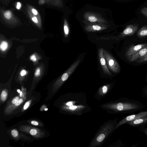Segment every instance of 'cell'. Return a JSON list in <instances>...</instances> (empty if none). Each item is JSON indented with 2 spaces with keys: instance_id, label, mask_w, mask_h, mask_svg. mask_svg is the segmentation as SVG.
I'll return each mask as SVG.
<instances>
[{
  "instance_id": "obj_12",
  "label": "cell",
  "mask_w": 147,
  "mask_h": 147,
  "mask_svg": "<svg viewBox=\"0 0 147 147\" xmlns=\"http://www.w3.org/2000/svg\"><path fill=\"white\" fill-rule=\"evenodd\" d=\"M147 115V111L141 112L136 115H129L121 121L117 125V127L127 122L131 121L137 119L142 117H144Z\"/></svg>"
},
{
  "instance_id": "obj_5",
  "label": "cell",
  "mask_w": 147,
  "mask_h": 147,
  "mask_svg": "<svg viewBox=\"0 0 147 147\" xmlns=\"http://www.w3.org/2000/svg\"><path fill=\"white\" fill-rule=\"evenodd\" d=\"M83 17L84 20L90 22L105 24L109 23L101 14L94 12H86L84 14Z\"/></svg>"
},
{
  "instance_id": "obj_6",
  "label": "cell",
  "mask_w": 147,
  "mask_h": 147,
  "mask_svg": "<svg viewBox=\"0 0 147 147\" xmlns=\"http://www.w3.org/2000/svg\"><path fill=\"white\" fill-rule=\"evenodd\" d=\"M85 24L84 29L88 32H96L104 30L107 29L109 25L101 24L92 23L86 20L82 21Z\"/></svg>"
},
{
  "instance_id": "obj_10",
  "label": "cell",
  "mask_w": 147,
  "mask_h": 147,
  "mask_svg": "<svg viewBox=\"0 0 147 147\" xmlns=\"http://www.w3.org/2000/svg\"><path fill=\"white\" fill-rule=\"evenodd\" d=\"M113 107L119 111H122L135 109L137 108L138 107L132 103L119 102L114 105Z\"/></svg>"
},
{
  "instance_id": "obj_33",
  "label": "cell",
  "mask_w": 147,
  "mask_h": 147,
  "mask_svg": "<svg viewBox=\"0 0 147 147\" xmlns=\"http://www.w3.org/2000/svg\"><path fill=\"white\" fill-rule=\"evenodd\" d=\"M66 105L68 106H72L73 105L72 102H69L66 103Z\"/></svg>"
},
{
  "instance_id": "obj_4",
  "label": "cell",
  "mask_w": 147,
  "mask_h": 147,
  "mask_svg": "<svg viewBox=\"0 0 147 147\" xmlns=\"http://www.w3.org/2000/svg\"><path fill=\"white\" fill-rule=\"evenodd\" d=\"M138 25L136 24H130L126 26L122 32L117 36L116 37H109L107 38L102 37V39L105 40L111 39L112 40H117L124 38L127 36L133 35L137 30Z\"/></svg>"
},
{
  "instance_id": "obj_23",
  "label": "cell",
  "mask_w": 147,
  "mask_h": 147,
  "mask_svg": "<svg viewBox=\"0 0 147 147\" xmlns=\"http://www.w3.org/2000/svg\"><path fill=\"white\" fill-rule=\"evenodd\" d=\"M8 45L7 42L3 41L1 42L0 45V48L2 51H5L7 48Z\"/></svg>"
},
{
  "instance_id": "obj_13",
  "label": "cell",
  "mask_w": 147,
  "mask_h": 147,
  "mask_svg": "<svg viewBox=\"0 0 147 147\" xmlns=\"http://www.w3.org/2000/svg\"><path fill=\"white\" fill-rule=\"evenodd\" d=\"M147 53V45L142 49L137 52L131 55L128 58L129 61L133 62L143 57Z\"/></svg>"
},
{
  "instance_id": "obj_16",
  "label": "cell",
  "mask_w": 147,
  "mask_h": 147,
  "mask_svg": "<svg viewBox=\"0 0 147 147\" xmlns=\"http://www.w3.org/2000/svg\"><path fill=\"white\" fill-rule=\"evenodd\" d=\"M8 95V91L7 89H4L2 90L0 94V103L3 104L7 100Z\"/></svg>"
},
{
  "instance_id": "obj_8",
  "label": "cell",
  "mask_w": 147,
  "mask_h": 147,
  "mask_svg": "<svg viewBox=\"0 0 147 147\" xmlns=\"http://www.w3.org/2000/svg\"><path fill=\"white\" fill-rule=\"evenodd\" d=\"M103 50L104 49L102 48H100L98 50L99 60L104 73L109 75H111L112 74L107 67V62L103 54Z\"/></svg>"
},
{
  "instance_id": "obj_30",
  "label": "cell",
  "mask_w": 147,
  "mask_h": 147,
  "mask_svg": "<svg viewBox=\"0 0 147 147\" xmlns=\"http://www.w3.org/2000/svg\"><path fill=\"white\" fill-rule=\"evenodd\" d=\"M30 59L33 61H35L36 60V58L34 55H32L30 57Z\"/></svg>"
},
{
  "instance_id": "obj_14",
  "label": "cell",
  "mask_w": 147,
  "mask_h": 147,
  "mask_svg": "<svg viewBox=\"0 0 147 147\" xmlns=\"http://www.w3.org/2000/svg\"><path fill=\"white\" fill-rule=\"evenodd\" d=\"M26 11L30 18L38 27H41V19L40 16H38L34 15L30 9L27 7Z\"/></svg>"
},
{
  "instance_id": "obj_35",
  "label": "cell",
  "mask_w": 147,
  "mask_h": 147,
  "mask_svg": "<svg viewBox=\"0 0 147 147\" xmlns=\"http://www.w3.org/2000/svg\"><path fill=\"white\" fill-rule=\"evenodd\" d=\"M146 5H147V4H146Z\"/></svg>"
},
{
  "instance_id": "obj_32",
  "label": "cell",
  "mask_w": 147,
  "mask_h": 147,
  "mask_svg": "<svg viewBox=\"0 0 147 147\" xmlns=\"http://www.w3.org/2000/svg\"><path fill=\"white\" fill-rule=\"evenodd\" d=\"M38 3L40 5H42L45 3L44 0H39Z\"/></svg>"
},
{
  "instance_id": "obj_22",
  "label": "cell",
  "mask_w": 147,
  "mask_h": 147,
  "mask_svg": "<svg viewBox=\"0 0 147 147\" xmlns=\"http://www.w3.org/2000/svg\"><path fill=\"white\" fill-rule=\"evenodd\" d=\"M12 136L15 139H18L19 138V133L16 129H13L11 131Z\"/></svg>"
},
{
  "instance_id": "obj_18",
  "label": "cell",
  "mask_w": 147,
  "mask_h": 147,
  "mask_svg": "<svg viewBox=\"0 0 147 147\" xmlns=\"http://www.w3.org/2000/svg\"><path fill=\"white\" fill-rule=\"evenodd\" d=\"M63 30L64 36L65 37H67L69 33V28L68 22L66 18L64 20Z\"/></svg>"
},
{
  "instance_id": "obj_9",
  "label": "cell",
  "mask_w": 147,
  "mask_h": 147,
  "mask_svg": "<svg viewBox=\"0 0 147 147\" xmlns=\"http://www.w3.org/2000/svg\"><path fill=\"white\" fill-rule=\"evenodd\" d=\"M25 95L26 93H24L23 96L15 103L9 108L5 109L4 113L7 114H10L16 109L26 99V96Z\"/></svg>"
},
{
  "instance_id": "obj_26",
  "label": "cell",
  "mask_w": 147,
  "mask_h": 147,
  "mask_svg": "<svg viewBox=\"0 0 147 147\" xmlns=\"http://www.w3.org/2000/svg\"><path fill=\"white\" fill-rule=\"evenodd\" d=\"M141 12L144 16L147 17V7L142 8L141 10Z\"/></svg>"
},
{
  "instance_id": "obj_15",
  "label": "cell",
  "mask_w": 147,
  "mask_h": 147,
  "mask_svg": "<svg viewBox=\"0 0 147 147\" xmlns=\"http://www.w3.org/2000/svg\"><path fill=\"white\" fill-rule=\"evenodd\" d=\"M45 3L52 5L58 7H62L63 6L62 0H44Z\"/></svg>"
},
{
  "instance_id": "obj_17",
  "label": "cell",
  "mask_w": 147,
  "mask_h": 147,
  "mask_svg": "<svg viewBox=\"0 0 147 147\" xmlns=\"http://www.w3.org/2000/svg\"><path fill=\"white\" fill-rule=\"evenodd\" d=\"M137 35L140 38H142L147 36V26L142 27L138 32Z\"/></svg>"
},
{
  "instance_id": "obj_27",
  "label": "cell",
  "mask_w": 147,
  "mask_h": 147,
  "mask_svg": "<svg viewBox=\"0 0 147 147\" xmlns=\"http://www.w3.org/2000/svg\"><path fill=\"white\" fill-rule=\"evenodd\" d=\"M109 86L108 85H106L102 87L101 90L103 93L105 94L107 92Z\"/></svg>"
},
{
  "instance_id": "obj_31",
  "label": "cell",
  "mask_w": 147,
  "mask_h": 147,
  "mask_svg": "<svg viewBox=\"0 0 147 147\" xmlns=\"http://www.w3.org/2000/svg\"><path fill=\"white\" fill-rule=\"evenodd\" d=\"M20 74L22 76H24L26 74V71L25 70H23L21 71Z\"/></svg>"
},
{
  "instance_id": "obj_1",
  "label": "cell",
  "mask_w": 147,
  "mask_h": 147,
  "mask_svg": "<svg viewBox=\"0 0 147 147\" xmlns=\"http://www.w3.org/2000/svg\"><path fill=\"white\" fill-rule=\"evenodd\" d=\"M80 59H79L76 61L61 77L55 82L53 86L52 93L56 92L63 83L67 80L80 64Z\"/></svg>"
},
{
  "instance_id": "obj_29",
  "label": "cell",
  "mask_w": 147,
  "mask_h": 147,
  "mask_svg": "<svg viewBox=\"0 0 147 147\" xmlns=\"http://www.w3.org/2000/svg\"><path fill=\"white\" fill-rule=\"evenodd\" d=\"M21 4L19 2H17V5L16 6V8L17 9H20L21 7Z\"/></svg>"
},
{
  "instance_id": "obj_34",
  "label": "cell",
  "mask_w": 147,
  "mask_h": 147,
  "mask_svg": "<svg viewBox=\"0 0 147 147\" xmlns=\"http://www.w3.org/2000/svg\"><path fill=\"white\" fill-rule=\"evenodd\" d=\"M7 0V1H8V0Z\"/></svg>"
},
{
  "instance_id": "obj_25",
  "label": "cell",
  "mask_w": 147,
  "mask_h": 147,
  "mask_svg": "<svg viewBox=\"0 0 147 147\" xmlns=\"http://www.w3.org/2000/svg\"><path fill=\"white\" fill-rule=\"evenodd\" d=\"M28 122L31 124L35 126H41L43 125L41 123L36 120H32L30 121H29Z\"/></svg>"
},
{
  "instance_id": "obj_2",
  "label": "cell",
  "mask_w": 147,
  "mask_h": 147,
  "mask_svg": "<svg viewBox=\"0 0 147 147\" xmlns=\"http://www.w3.org/2000/svg\"><path fill=\"white\" fill-rule=\"evenodd\" d=\"M103 54L109 69L113 73H118L120 70V67L115 58L105 49H104Z\"/></svg>"
},
{
  "instance_id": "obj_19",
  "label": "cell",
  "mask_w": 147,
  "mask_h": 147,
  "mask_svg": "<svg viewBox=\"0 0 147 147\" xmlns=\"http://www.w3.org/2000/svg\"><path fill=\"white\" fill-rule=\"evenodd\" d=\"M21 97L20 96L18 95L14 97L10 101L8 102L5 109L9 108L15 103Z\"/></svg>"
},
{
  "instance_id": "obj_11",
  "label": "cell",
  "mask_w": 147,
  "mask_h": 147,
  "mask_svg": "<svg viewBox=\"0 0 147 147\" xmlns=\"http://www.w3.org/2000/svg\"><path fill=\"white\" fill-rule=\"evenodd\" d=\"M147 45V43L141 44L131 46L126 51L125 56L128 58L131 55L137 52L142 49Z\"/></svg>"
},
{
  "instance_id": "obj_21",
  "label": "cell",
  "mask_w": 147,
  "mask_h": 147,
  "mask_svg": "<svg viewBox=\"0 0 147 147\" xmlns=\"http://www.w3.org/2000/svg\"><path fill=\"white\" fill-rule=\"evenodd\" d=\"M32 99H30L25 102L22 109L21 111L22 112L26 111L30 107L32 103Z\"/></svg>"
},
{
  "instance_id": "obj_3",
  "label": "cell",
  "mask_w": 147,
  "mask_h": 147,
  "mask_svg": "<svg viewBox=\"0 0 147 147\" xmlns=\"http://www.w3.org/2000/svg\"><path fill=\"white\" fill-rule=\"evenodd\" d=\"M21 131L29 134L36 138H41L45 136V132L38 128L27 125H21L19 127Z\"/></svg>"
},
{
  "instance_id": "obj_7",
  "label": "cell",
  "mask_w": 147,
  "mask_h": 147,
  "mask_svg": "<svg viewBox=\"0 0 147 147\" xmlns=\"http://www.w3.org/2000/svg\"><path fill=\"white\" fill-rule=\"evenodd\" d=\"M0 13L3 19L7 23L13 24L19 22V19L10 10H4L1 9Z\"/></svg>"
},
{
  "instance_id": "obj_28",
  "label": "cell",
  "mask_w": 147,
  "mask_h": 147,
  "mask_svg": "<svg viewBox=\"0 0 147 147\" xmlns=\"http://www.w3.org/2000/svg\"><path fill=\"white\" fill-rule=\"evenodd\" d=\"M40 74V69L39 68H37L35 71L34 73V76L36 77H38L39 76Z\"/></svg>"
},
{
  "instance_id": "obj_24",
  "label": "cell",
  "mask_w": 147,
  "mask_h": 147,
  "mask_svg": "<svg viewBox=\"0 0 147 147\" xmlns=\"http://www.w3.org/2000/svg\"><path fill=\"white\" fill-rule=\"evenodd\" d=\"M136 61V62L140 63L147 62V53L143 57Z\"/></svg>"
},
{
  "instance_id": "obj_20",
  "label": "cell",
  "mask_w": 147,
  "mask_h": 147,
  "mask_svg": "<svg viewBox=\"0 0 147 147\" xmlns=\"http://www.w3.org/2000/svg\"><path fill=\"white\" fill-rule=\"evenodd\" d=\"M147 119V118H140L131 121L130 123L134 125L138 124L143 123L145 120H146Z\"/></svg>"
}]
</instances>
